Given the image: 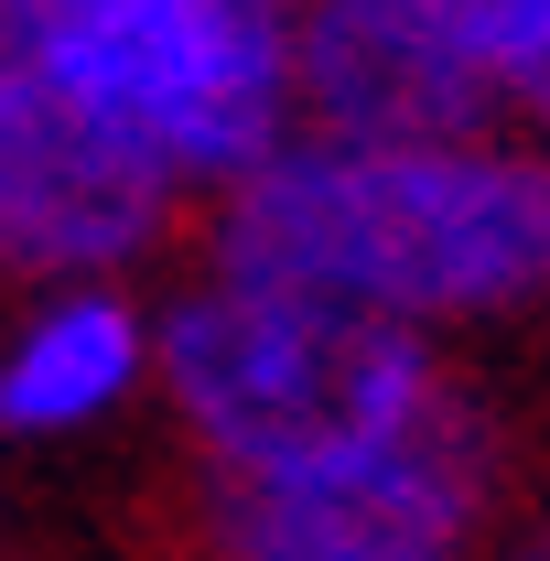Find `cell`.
I'll list each match as a JSON object with an SVG mask.
<instances>
[{
	"label": "cell",
	"instance_id": "6da1fadb",
	"mask_svg": "<svg viewBox=\"0 0 550 561\" xmlns=\"http://www.w3.org/2000/svg\"><path fill=\"white\" fill-rule=\"evenodd\" d=\"M206 260L454 346L550 313V151L518 130L421 151L280 140L227 206H206Z\"/></svg>",
	"mask_w": 550,
	"mask_h": 561
},
{
	"label": "cell",
	"instance_id": "7a4b0ae2",
	"mask_svg": "<svg viewBox=\"0 0 550 561\" xmlns=\"http://www.w3.org/2000/svg\"><path fill=\"white\" fill-rule=\"evenodd\" d=\"M454 389H465V367L443 335L227 271L206 249L162 291V389L151 400L173 411L206 486H291V476L400 454L421 421L454 411Z\"/></svg>",
	"mask_w": 550,
	"mask_h": 561
},
{
	"label": "cell",
	"instance_id": "3957f363",
	"mask_svg": "<svg viewBox=\"0 0 550 561\" xmlns=\"http://www.w3.org/2000/svg\"><path fill=\"white\" fill-rule=\"evenodd\" d=\"M291 11L302 0H55L22 66L184 206H227L291 140Z\"/></svg>",
	"mask_w": 550,
	"mask_h": 561
},
{
	"label": "cell",
	"instance_id": "277c9868",
	"mask_svg": "<svg viewBox=\"0 0 550 561\" xmlns=\"http://www.w3.org/2000/svg\"><path fill=\"white\" fill-rule=\"evenodd\" d=\"M496 529H507V421L475 378L400 454L195 496L206 561H485Z\"/></svg>",
	"mask_w": 550,
	"mask_h": 561
},
{
	"label": "cell",
	"instance_id": "5b68a950",
	"mask_svg": "<svg viewBox=\"0 0 550 561\" xmlns=\"http://www.w3.org/2000/svg\"><path fill=\"white\" fill-rule=\"evenodd\" d=\"M184 227V195L130 162L33 66H0V280H140Z\"/></svg>",
	"mask_w": 550,
	"mask_h": 561
},
{
	"label": "cell",
	"instance_id": "8992f818",
	"mask_svg": "<svg viewBox=\"0 0 550 561\" xmlns=\"http://www.w3.org/2000/svg\"><path fill=\"white\" fill-rule=\"evenodd\" d=\"M507 130V98L454 0H302L291 11V140L421 151Z\"/></svg>",
	"mask_w": 550,
	"mask_h": 561
},
{
	"label": "cell",
	"instance_id": "52a82bcc",
	"mask_svg": "<svg viewBox=\"0 0 550 561\" xmlns=\"http://www.w3.org/2000/svg\"><path fill=\"white\" fill-rule=\"evenodd\" d=\"M162 389V302L140 280H44L0 302V443L55 454Z\"/></svg>",
	"mask_w": 550,
	"mask_h": 561
},
{
	"label": "cell",
	"instance_id": "ba28073f",
	"mask_svg": "<svg viewBox=\"0 0 550 561\" xmlns=\"http://www.w3.org/2000/svg\"><path fill=\"white\" fill-rule=\"evenodd\" d=\"M454 11L475 22L485 66H496V98H518V87L550 66V0H454Z\"/></svg>",
	"mask_w": 550,
	"mask_h": 561
},
{
	"label": "cell",
	"instance_id": "9c48e42d",
	"mask_svg": "<svg viewBox=\"0 0 550 561\" xmlns=\"http://www.w3.org/2000/svg\"><path fill=\"white\" fill-rule=\"evenodd\" d=\"M44 11H55V0H0V66H22V55H33Z\"/></svg>",
	"mask_w": 550,
	"mask_h": 561
},
{
	"label": "cell",
	"instance_id": "30bf717a",
	"mask_svg": "<svg viewBox=\"0 0 550 561\" xmlns=\"http://www.w3.org/2000/svg\"><path fill=\"white\" fill-rule=\"evenodd\" d=\"M507 130H518V140H540V151H550V66L529 76L518 98H507Z\"/></svg>",
	"mask_w": 550,
	"mask_h": 561
},
{
	"label": "cell",
	"instance_id": "8fae6325",
	"mask_svg": "<svg viewBox=\"0 0 550 561\" xmlns=\"http://www.w3.org/2000/svg\"><path fill=\"white\" fill-rule=\"evenodd\" d=\"M485 561H550V507H540V518H507Z\"/></svg>",
	"mask_w": 550,
	"mask_h": 561
}]
</instances>
